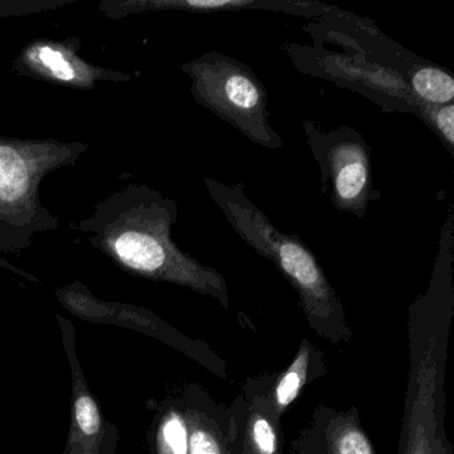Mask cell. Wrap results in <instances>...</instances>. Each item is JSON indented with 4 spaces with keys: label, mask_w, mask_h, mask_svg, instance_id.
I'll return each instance as SVG.
<instances>
[{
    "label": "cell",
    "mask_w": 454,
    "mask_h": 454,
    "mask_svg": "<svg viewBox=\"0 0 454 454\" xmlns=\"http://www.w3.org/2000/svg\"><path fill=\"white\" fill-rule=\"evenodd\" d=\"M204 185L239 238L270 260L296 289L309 320L317 325L336 321L341 315L339 299L309 248L296 236L280 232L247 198L241 183L206 179Z\"/></svg>",
    "instance_id": "cell-1"
},
{
    "label": "cell",
    "mask_w": 454,
    "mask_h": 454,
    "mask_svg": "<svg viewBox=\"0 0 454 454\" xmlns=\"http://www.w3.org/2000/svg\"><path fill=\"white\" fill-rule=\"evenodd\" d=\"M187 68L196 100L207 110L262 147H283L268 121L267 90L244 63L211 51Z\"/></svg>",
    "instance_id": "cell-2"
},
{
    "label": "cell",
    "mask_w": 454,
    "mask_h": 454,
    "mask_svg": "<svg viewBox=\"0 0 454 454\" xmlns=\"http://www.w3.org/2000/svg\"><path fill=\"white\" fill-rule=\"evenodd\" d=\"M304 131L333 206L364 217L372 196L371 151L365 140L350 127L321 131L305 121Z\"/></svg>",
    "instance_id": "cell-3"
},
{
    "label": "cell",
    "mask_w": 454,
    "mask_h": 454,
    "mask_svg": "<svg viewBox=\"0 0 454 454\" xmlns=\"http://www.w3.org/2000/svg\"><path fill=\"white\" fill-rule=\"evenodd\" d=\"M435 365L427 358L417 369V392L406 419L400 454H445L434 416Z\"/></svg>",
    "instance_id": "cell-4"
},
{
    "label": "cell",
    "mask_w": 454,
    "mask_h": 454,
    "mask_svg": "<svg viewBox=\"0 0 454 454\" xmlns=\"http://www.w3.org/2000/svg\"><path fill=\"white\" fill-rule=\"evenodd\" d=\"M105 421L78 361L73 363L71 425L65 454H100Z\"/></svg>",
    "instance_id": "cell-5"
},
{
    "label": "cell",
    "mask_w": 454,
    "mask_h": 454,
    "mask_svg": "<svg viewBox=\"0 0 454 454\" xmlns=\"http://www.w3.org/2000/svg\"><path fill=\"white\" fill-rule=\"evenodd\" d=\"M408 81L411 94L424 105L430 107L453 105V78L441 68L434 66H417L409 71Z\"/></svg>",
    "instance_id": "cell-6"
},
{
    "label": "cell",
    "mask_w": 454,
    "mask_h": 454,
    "mask_svg": "<svg viewBox=\"0 0 454 454\" xmlns=\"http://www.w3.org/2000/svg\"><path fill=\"white\" fill-rule=\"evenodd\" d=\"M27 185V167L20 153L12 148L0 147V200H18Z\"/></svg>",
    "instance_id": "cell-7"
},
{
    "label": "cell",
    "mask_w": 454,
    "mask_h": 454,
    "mask_svg": "<svg viewBox=\"0 0 454 454\" xmlns=\"http://www.w3.org/2000/svg\"><path fill=\"white\" fill-rule=\"evenodd\" d=\"M309 345L304 342L297 352L294 363L284 372L276 384L275 403L280 411L288 408L304 387L309 369Z\"/></svg>",
    "instance_id": "cell-8"
},
{
    "label": "cell",
    "mask_w": 454,
    "mask_h": 454,
    "mask_svg": "<svg viewBox=\"0 0 454 454\" xmlns=\"http://www.w3.org/2000/svg\"><path fill=\"white\" fill-rule=\"evenodd\" d=\"M158 454H187L188 427L184 417L176 411L164 414L156 434Z\"/></svg>",
    "instance_id": "cell-9"
},
{
    "label": "cell",
    "mask_w": 454,
    "mask_h": 454,
    "mask_svg": "<svg viewBox=\"0 0 454 454\" xmlns=\"http://www.w3.org/2000/svg\"><path fill=\"white\" fill-rule=\"evenodd\" d=\"M246 441L249 454H280L278 432L265 414L249 416Z\"/></svg>",
    "instance_id": "cell-10"
},
{
    "label": "cell",
    "mask_w": 454,
    "mask_h": 454,
    "mask_svg": "<svg viewBox=\"0 0 454 454\" xmlns=\"http://www.w3.org/2000/svg\"><path fill=\"white\" fill-rule=\"evenodd\" d=\"M329 454H373L365 433L355 422H341L329 432Z\"/></svg>",
    "instance_id": "cell-11"
},
{
    "label": "cell",
    "mask_w": 454,
    "mask_h": 454,
    "mask_svg": "<svg viewBox=\"0 0 454 454\" xmlns=\"http://www.w3.org/2000/svg\"><path fill=\"white\" fill-rule=\"evenodd\" d=\"M188 453L187 454H223L222 446L216 435L204 427L196 416L187 422Z\"/></svg>",
    "instance_id": "cell-12"
},
{
    "label": "cell",
    "mask_w": 454,
    "mask_h": 454,
    "mask_svg": "<svg viewBox=\"0 0 454 454\" xmlns=\"http://www.w3.org/2000/svg\"><path fill=\"white\" fill-rule=\"evenodd\" d=\"M425 121L440 135L441 139L448 145L449 151H453L454 106L448 105L442 106V107H430Z\"/></svg>",
    "instance_id": "cell-13"
},
{
    "label": "cell",
    "mask_w": 454,
    "mask_h": 454,
    "mask_svg": "<svg viewBox=\"0 0 454 454\" xmlns=\"http://www.w3.org/2000/svg\"><path fill=\"white\" fill-rule=\"evenodd\" d=\"M39 58H41L42 62L52 71V74L57 78L63 79V81H71L74 78L73 68L63 59L60 52L54 51V50L46 47V49L41 50Z\"/></svg>",
    "instance_id": "cell-14"
}]
</instances>
